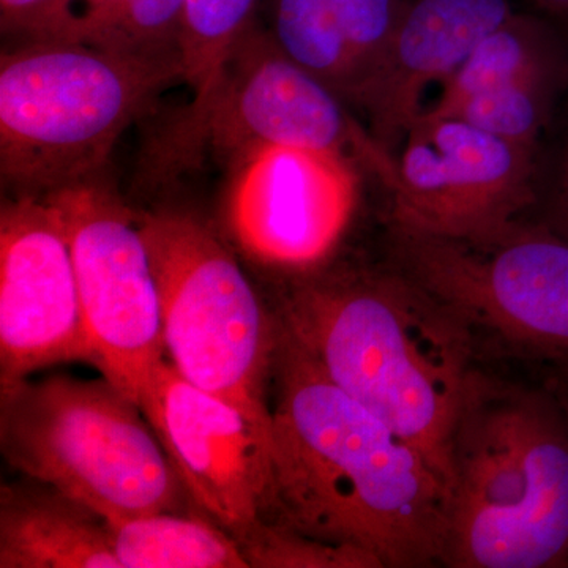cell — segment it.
<instances>
[{"label": "cell", "mask_w": 568, "mask_h": 568, "mask_svg": "<svg viewBox=\"0 0 568 568\" xmlns=\"http://www.w3.org/2000/svg\"><path fill=\"white\" fill-rule=\"evenodd\" d=\"M274 373L267 521L358 549L381 568L443 564L447 480L424 452L336 387L280 327Z\"/></svg>", "instance_id": "1"}, {"label": "cell", "mask_w": 568, "mask_h": 568, "mask_svg": "<svg viewBox=\"0 0 568 568\" xmlns=\"http://www.w3.org/2000/svg\"><path fill=\"white\" fill-rule=\"evenodd\" d=\"M278 327L327 379L450 476V443L477 338L395 267L301 276Z\"/></svg>", "instance_id": "2"}, {"label": "cell", "mask_w": 568, "mask_h": 568, "mask_svg": "<svg viewBox=\"0 0 568 568\" xmlns=\"http://www.w3.org/2000/svg\"><path fill=\"white\" fill-rule=\"evenodd\" d=\"M443 566L568 567V425L547 387L474 373L452 435Z\"/></svg>", "instance_id": "3"}, {"label": "cell", "mask_w": 568, "mask_h": 568, "mask_svg": "<svg viewBox=\"0 0 568 568\" xmlns=\"http://www.w3.org/2000/svg\"><path fill=\"white\" fill-rule=\"evenodd\" d=\"M178 63L81 41H21L0 61V173L20 196L84 181L171 82Z\"/></svg>", "instance_id": "4"}, {"label": "cell", "mask_w": 568, "mask_h": 568, "mask_svg": "<svg viewBox=\"0 0 568 568\" xmlns=\"http://www.w3.org/2000/svg\"><path fill=\"white\" fill-rule=\"evenodd\" d=\"M0 447L14 469L104 521L174 511L189 493L141 406L106 377L0 387Z\"/></svg>", "instance_id": "5"}, {"label": "cell", "mask_w": 568, "mask_h": 568, "mask_svg": "<svg viewBox=\"0 0 568 568\" xmlns=\"http://www.w3.org/2000/svg\"><path fill=\"white\" fill-rule=\"evenodd\" d=\"M159 287L164 347L194 386L272 425L278 323L211 227L182 212L138 216Z\"/></svg>", "instance_id": "6"}, {"label": "cell", "mask_w": 568, "mask_h": 568, "mask_svg": "<svg viewBox=\"0 0 568 568\" xmlns=\"http://www.w3.org/2000/svg\"><path fill=\"white\" fill-rule=\"evenodd\" d=\"M523 219L477 239L388 226L392 267L457 313L476 338L529 361L568 362V241Z\"/></svg>", "instance_id": "7"}, {"label": "cell", "mask_w": 568, "mask_h": 568, "mask_svg": "<svg viewBox=\"0 0 568 568\" xmlns=\"http://www.w3.org/2000/svg\"><path fill=\"white\" fill-rule=\"evenodd\" d=\"M69 241L93 365L140 405L164 347L159 287L136 216L103 186L47 194Z\"/></svg>", "instance_id": "8"}, {"label": "cell", "mask_w": 568, "mask_h": 568, "mask_svg": "<svg viewBox=\"0 0 568 568\" xmlns=\"http://www.w3.org/2000/svg\"><path fill=\"white\" fill-rule=\"evenodd\" d=\"M388 226L477 239L537 204L538 148L517 144L455 115L422 112L395 152Z\"/></svg>", "instance_id": "9"}, {"label": "cell", "mask_w": 568, "mask_h": 568, "mask_svg": "<svg viewBox=\"0 0 568 568\" xmlns=\"http://www.w3.org/2000/svg\"><path fill=\"white\" fill-rule=\"evenodd\" d=\"M325 82L291 61L264 24L246 31L200 118L179 132L194 149L203 142L244 155L265 145L345 153L379 178L395 155L376 142Z\"/></svg>", "instance_id": "10"}, {"label": "cell", "mask_w": 568, "mask_h": 568, "mask_svg": "<svg viewBox=\"0 0 568 568\" xmlns=\"http://www.w3.org/2000/svg\"><path fill=\"white\" fill-rule=\"evenodd\" d=\"M357 200L355 160L345 153L265 145L237 156L227 227L253 263L301 278L335 253Z\"/></svg>", "instance_id": "11"}, {"label": "cell", "mask_w": 568, "mask_h": 568, "mask_svg": "<svg viewBox=\"0 0 568 568\" xmlns=\"http://www.w3.org/2000/svg\"><path fill=\"white\" fill-rule=\"evenodd\" d=\"M140 406L204 517L234 538L267 521L272 507V425L194 386L168 361Z\"/></svg>", "instance_id": "12"}, {"label": "cell", "mask_w": 568, "mask_h": 568, "mask_svg": "<svg viewBox=\"0 0 568 568\" xmlns=\"http://www.w3.org/2000/svg\"><path fill=\"white\" fill-rule=\"evenodd\" d=\"M93 351L69 241L43 196H18L0 215V386Z\"/></svg>", "instance_id": "13"}, {"label": "cell", "mask_w": 568, "mask_h": 568, "mask_svg": "<svg viewBox=\"0 0 568 568\" xmlns=\"http://www.w3.org/2000/svg\"><path fill=\"white\" fill-rule=\"evenodd\" d=\"M514 11V0H405L355 104L376 142L395 155L425 110V93L448 80Z\"/></svg>", "instance_id": "14"}, {"label": "cell", "mask_w": 568, "mask_h": 568, "mask_svg": "<svg viewBox=\"0 0 568 568\" xmlns=\"http://www.w3.org/2000/svg\"><path fill=\"white\" fill-rule=\"evenodd\" d=\"M0 568H122L110 526L58 489L3 485Z\"/></svg>", "instance_id": "15"}, {"label": "cell", "mask_w": 568, "mask_h": 568, "mask_svg": "<svg viewBox=\"0 0 568 568\" xmlns=\"http://www.w3.org/2000/svg\"><path fill=\"white\" fill-rule=\"evenodd\" d=\"M568 43L547 20L514 13L489 32L469 58L439 85L428 114H448L477 93L521 81L562 84L568 70Z\"/></svg>", "instance_id": "16"}, {"label": "cell", "mask_w": 568, "mask_h": 568, "mask_svg": "<svg viewBox=\"0 0 568 568\" xmlns=\"http://www.w3.org/2000/svg\"><path fill=\"white\" fill-rule=\"evenodd\" d=\"M106 523L122 568H248L235 538L207 517L163 511Z\"/></svg>", "instance_id": "17"}, {"label": "cell", "mask_w": 568, "mask_h": 568, "mask_svg": "<svg viewBox=\"0 0 568 568\" xmlns=\"http://www.w3.org/2000/svg\"><path fill=\"white\" fill-rule=\"evenodd\" d=\"M183 9L185 0H69L54 40L179 65Z\"/></svg>", "instance_id": "18"}, {"label": "cell", "mask_w": 568, "mask_h": 568, "mask_svg": "<svg viewBox=\"0 0 568 568\" xmlns=\"http://www.w3.org/2000/svg\"><path fill=\"white\" fill-rule=\"evenodd\" d=\"M267 29L280 48L355 106L358 74L331 0H263Z\"/></svg>", "instance_id": "19"}, {"label": "cell", "mask_w": 568, "mask_h": 568, "mask_svg": "<svg viewBox=\"0 0 568 568\" xmlns=\"http://www.w3.org/2000/svg\"><path fill=\"white\" fill-rule=\"evenodd\" d=\"M261 3L263 0H185L179 65L181 81L192 89V103L182 126L204 111L239 41L260 20Z\"/></svg>", "instance_id": "20"}, {"label": "cell", "mask_w": 568, "mask_h": 568, "mask_svg": "<svg viewBox=\"0 0 568 568\" xmlns=\"http://www.w3.org/2000/svg\"><path fill=\"white\" fill-rule=\"evenodd\" d=\"M558 91L559 85L549 82H514L477 93L444 115H455L504 140L538 148Z\"/></svg>", "instance_id": "21"}, {"label": "cell", "mask_w": 568, "mask_h": 568, "mask_svg": "<svg viewBox=\"0 0 568 568\" xmlns=\"http://www.w3.org/2000/svg\"><path fill=\"white\" fill-rule=\"evenodd\" d=\"M235 541L248 567L381 568L375 558L358 549L325 544L276 521H260Z\"/></svg>", "instance_id": "22"}, {"label": "cell", "mask_w": 568, "mask_h": 568, "mask_svg": "<svg viewBox=\"0 0 568 568\" xmlns=\"http://www.w3.org/2000/svg\"><path fill=\"white\" fill-rule=\"evenodd\" d=\"M405 0H331L358 74V95L383 58Z\"/></svg>", "instance_id": "23"}, {"label": "cell", "mask_w": 568, "mask_h": 568, "mask_svg": "<svg viewBox=\"0 0 568 568\" xmlns=\"http://www.w3.org/2000/svg\"><path fill=\"white\" fill-rule=\"evenodd\" d=\"M69 0H0L3 36L20 41L54 40Z\"/></svg>", "instance_id": "24"}, {"label": "cell", "mask_w": 568, "mask_h": 568, "mask_svg": "<svg viewBox=\"0 0 568 568\" xmlns=\"http://www.w3.org/2000/svg\"><path fill=\"white\" fill-rule=\"evenodd\" d=\"M538 203H541L544 209L540 222L568 241V140L545 193L537 194Z\"/></svg>", "instance_id": "25"}, {"label": "cell", "mask_w": 568, "mask_h": 568, "mask_svg": "<svg viewBox=\"0 0 568 568\" xmlns=\"http://www.w3.org/2000/svg\"><path fill=\"white\" fill-rule=\"evenodd\" d=\"M547 366L548 375L547 379H545V387L558 399L568 425V362L549 364Z\"/></svg>", "instance_id": "26"}, {"label": "cell", "mask_w": 568, "mask_h": 568, "mask_svg": "<svg viewBox=\"0 0 568 568\" xmlns=\"http://www.w3.org/2000/svg\"><path fill=\"white\" fill-rule=\"evenodd\" d=\"M540 9L549 11V13L559 14V17H568V0H530Z\"/></svg>", "instance_id": "27"}, {"label": "cell", "mask_w": 568, "mask_h": 568, "mask_svg": "<svg viewBox=\"0 0 568 568\" xmlns=\"http://www.w3.org/2000/svg\"><path fill=\"white\" fill-rule=\"evenodd\" d=\"M567 20H568V17H567Z\"/></svg>", "instance_id": "28"}]
</instances>
